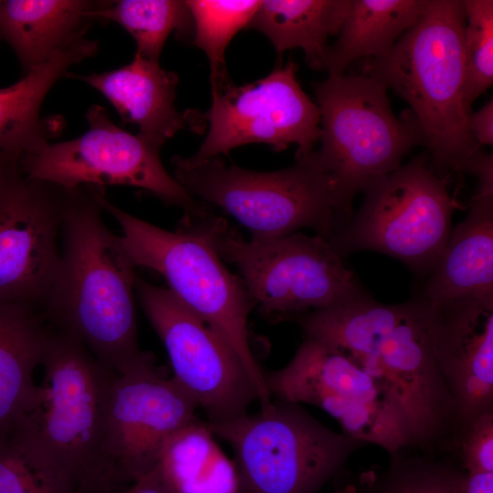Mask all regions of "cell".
Segmentation results:
<instances>
[{
    "mask_svg": "<svg viewBox=\"0 0 493 493\" xmlns=\"http://www.w3.org/2000/svg\"><path fill=\"white\" fill-rule=\"evenodd\" d=\"M98 187L64 190L60 264L44 316L123 375L155 364L138 344L136 267L101 218Z\"/></svg>",
    "mask_w": 493,
    "mask_h": 493,
    "instance_id": "obj_1",
    "label": "cell"
},
{
    "mask_svg": "<svg viewBox=\"0 0 493 493\" xmlns=\"http://www.w3.org/2000/svg\"><path fill=\"white\" fill-rule=\"evenodd\" d=\"M298 322L304 338L336 348L391 393L407 419L413 448L444 446L456 417L435 361L430 308L423 298L383 304L365 292Z\"/></svg>",
    "mask_w": 493,
    "mask_h": 493,
    "instance_id": "obj_2",
    "label": "cell"
},
{
    "mask_svg": "<svg viewBox=\"0 0 493 493\" xmlns=\"http://www.w3.org/2000/svg\"><path fill=\"white\" fill-rule=\"evenodd\" d=\"M465 11L462 0H427L423 15L385 56L361 73L393 89L410 107L427 148L430 169L445 180L462 173L480 149L464 102Z\"/></svg>",
    "mask_w": 493,
    "mask_h": 493,
    "instance_id": "obj_3",
    "label": "cell"
},
{
    "mask_svg": "<svg viewBox=\"0 0 493 493\" xmlns=\"http://www.w3.org/2000/svg\"><path fill=\"white\" fill-rule=\"evenodd\" d=\"M41 365L42 382L11 435L36 448L80 493H106L117 479L105 447L116 373L57 329H48Z\"/></svg>",
    "mask_w": 493,
    "mask_h": 493,
    "instance_id": "obj_4",
    "label": "cell"
},
{
    "mask_svg": "<svg viewBox=\"0 0 493 493\" xmlns=\"http://www.w3.org/2000/svg\"><path fill=\"white\" fill-rule=\"evenodd\" d=\"M173 177L194 199L235 218L255 238L310 228L328 242L351 215L314 151L286 169L257 172L226 164L218 156H173Z\"/></svg>",
    "mask_w": 493,
    "mask_h": 493,
    "instance_id": "obj_5",
    "label": "cell"
},
{
    "mask_svg": "<svg viewBox=\"0 0 493 493\" xmlns=\"http://www.w3.org/2000/svg\"><path fill=\"white\" fill-rule=\"evenodd\" d=\"M97 197L121 226L120 238L133 265L161 275L171 293L225 339L248 372L260 404L269 402L265 372L249 342L247 319L253 304L240 277L225 267L195 218L184 215L173 232L118 208L106 198L103 187Z\"/></svg>",
    "mask_w": 493,
    "mask_h": 493,
    "instance_id": "obj_6",
    "label": "cell"
},
{
    "mask_svg": "<svg viewBox=\"0 0 493 493\" xmlns=\"http://www.w3.org/2000/svg\"><path fill=\"white\" fill-rule=\"evenodd\" d=\"M312 87L320 118L314 155L351 215L354 197L399 168L404 156L425 144L424 135L409 110L393 114L388 89L372 77L329 74Z\"/></svg>",
    "mask_w": 493,
    "mask_h": 493,
    "instance_id": "obj_7",
    "label": "cell"
},
{
    "mask_svg": "<svg viewBox=\"0 0 493 493\" xmlns=\"http://www.w3.org/2000/svg\"><path fill=\"white\" fill-rule=\"evenodd\" d=\"M223 259L236 266L249 299L276 320L301 317L364 294L323 237L301 232L245 240L210 210L193 215Z\"/></svg>",
    "mask_w": 493,
    "mask_h": 493,
    "instance_id": "obj_8",
    "label": "cell"
},
{
    "mask_svg": "<svg viewBox=\"0 0 493 493\" xmlns=\"http://www.w3.org/2000/svg\"><path fill=\"white\" fill-rule=\"evenodd\" d=\"M207 425L234 452L238 493H318L364 446L301 404L273 398L257 412Z\"/></svg>",
    "mask_w": 493,
    "mask_h": 493,
    "instance_id": "obj_9",
    "label": "cell"
},
{
    "mask_svg": "<svg viewBox=\"0 0 493 493\" xmlns=\"http://www.w3.org/2000/svg\"><path fill=\"white\" fill-rule=\"evenodd\" d=\"M362 194L357 212L329 241L335 252L342 258L362 250L383 253L427 276L444 252L456 207L445 180L430 169L427 152Z\"/></svg>",
    "mask_w": 493,
    "mask_h": 493,
    "instance_id": "obj_10",
    "label": "cell"
},
{
    "mask_svg": "<svg viewBox=\"0 0 493 493\" xmlns=\"http://www.w3.org/2000/svg\"><path fill=\"white\" fill-rule=\"evenodd\" d=\"M273 399L316 406L341 433L393 456L413 447L407 419L395 399L372 376L336 348L304 338L291 360L265 373Z\"/></svg>",
    "mask_w": 493,
    "mask_h": 493,
    "instance_id": "obj_11",
    "label": "cell"
},
{
    "mask_svg": "<svg viewBox=\"0 0 493 493\" xmlns=\"http://www.w3.org/2000/svg\"><path fill=\"white\" fill-rule=\"evenodd\" d=\"M86 120L89 130L81 136L22 155L23 173L63 190L110 184L141 188L183 208L185 215L206 208L165 170L160 158L161 146L117 126L100 105L90 106Z\"/></svg>",
    "mask_w": 493,
    "mask_h": 493,
    "instance_id": "obj_12",
    "label": "cell"
},
{
    "mask_svg": "<svg viewBox=\"0 0 493 493\" xmlns=\"http://www.w3.org/2000/svg\"><path fill=\"white\" fill-rule=\"evenodd\" d=\"M135 291L165 347L173 378L205 412L207 424L241 416L253 402L259 401L243 362L220 334L167 288L137 278Z\"/></svg>",
    "mask_w": 493,
    "mask_h": 493,
    "instance_id": "obj_13",
    "label": "cell"
},
{
    "mask_svg": "<svg viewBox=\"0 0 493 493\" xmlns=\"http://www.w3.org/2000/svg\"><path fill=\"white\" fill-rule=\"evenodd\" d=\"M298 65L278 64L267 76L244 85L232 82L212 96L203 112L208 131L196 160L228 154L249 143H265L274 151L296 144V156L311 152L320 135V111L296 78Z\"/></svg>",
    "mask_w": 493,
    "mask_h": 493,
    "instance_id": "obj_14",
    "label": "cell"
},
{
    "mask_svg": "<svg viewBox=\"0 0 493 493\" xmlns=\"http://www.w3.org/2000/svg\"><path fill=\"white\" fill-rule=\"evenodd\" d=\"M64 190L19 166L0 180V303L44 306L58 275Z\"/></svg>",
    "mask_w": 493,
    "mask_h": 493,
    "instance_id": "obj_15",
    "label": "cell"
},
{
    "mask_svg": "<svg viewBox=\"0 0 493 493\" xmlns=\"http://www.w3.org/2000/svg\"><path fill=\"white\" fill-rule=\"evenodd\" d=\"M195 401L155 365L115 375L109 402L106 454L116 477L134 482L152 471L171 440L197 419Z\"/></svg>",
    "mask_w": 493,
    "mask_h": 493,
    "instance_id": "obj_16",
    "label": "cell"
},
{
    "mask_svg": "<svg viewBox=\"0 0 493 493\" xmlns=\"http://www.w3.org/2000/svg\"><path fill=\"white\" fill-rule=\"evenodd\" d=\"M428 305L435 361L456 427L493 410V297Z\"/></svg>",
    "mask_w": 493,
    "mask_h": 493,
    "instance_id": "obj_17",
    "label": "cell"
},
{
    "mask_svg": "<svg viewBox=\"0 0 493 493\" xmlns=\"http://www.w3.org/2000/svg\"><path fill=\"white\" fill-rule=\"evenodd\" d=\"M66 76L100 91L124 122L135 124L140 135L161 147L181 130L202 133L206 128L203 112L176 109L178 75L136 53L131 63L117 69L89 75L68 72Z\"/></svg>",
    "mask_w": 493,
    "mask_h": 493,
    "instance_id": "obj_18",
    "label": "cell"
},
{
    "mask_svg": "<svg viewBox=\"0 0 493 493\" xmlns=\"http://www.w3.org/2000/svg\"><path fill=\"white\" fill-rule=\"evenodd\" d=\"M426 277L418 296L429 304L493 297V180L478 183L467 215Z\"/></svg>",
    "mask_w": 493,
    "mask_h": 493,
    "instance_id": "obj_19",
    "label": "cell"
},
{
    "mask_svg": "<svg viewBox=\"0 0 493 493\" xmlns=\"http://www.w3.org/2000/svg\"><path fill=\"white\" fill-rule=\"evenodd\" d=\"M98 42L79 39L60 49L19 81L0 89V150L18 155L37 153L59 137L66 121L61 115L41 116L51 88L68 69L96 54Z\"/></svg>",
    "mask_w": 493,
    "mask_h": 493,
    "instance_id": "obj_20",
    "label": "cell"
},
{
    "mask_svg": "<svg viewBox=\"0 0 493 493\" xmlns=\"http://www.w3.org/2000/svg\"><path fill=\"white\" fill-rule=\"evenodd\" d=\"M102 1L0 0V37L26 74L84 38Z\"/></svg>",
    "mask_w": 493,
    "mask_h": 493,
    "instance_id": "obj_21",
    "label": "cell"
},
{
    "mask_svg": "<svg viewBox=\"0 0 493 493\" xmlns=\"http://www.w3.org/2000/svg\"><path fill=\"white\" fill-rule=\"evenodd\" d=\"M48 328L36 309L0 303V442L9 438L37 389Z\"/></svg>",
    "mask_w": 493,
    "mask_h": 493,
    "instance_id": "obj_22",
    "label": "cell"
},
{
    "mask_svg": "<svg viewBox=\"0 0 493 493\" xmlns=\"http://www.w3.org/2000/svg\"><path fill=\"white\" fill-rule=\"evenodd\" d=\"M351 0H266L247 27L263 33L278 54L301 48L306 63L326 70L329 37L338 35Z\"/></svg>",
    "mask_w": 493,
    "mask_h": 493,
    "instance_id": "obj_23",
    "label": "cell"
},
{
    "mask_svg": "<svg viewBox=\"0 0 493 493\" xmlns=\"http://www.w3.org/2000/svg\"><path fill=\"white\" fill-rule=\"evenodd\" d=\"M427 0H351L337 40L329 46L326 70L345 73L354 61L387 55L423 15Z\"/></svg>",
    "mask_w": 493,
    "mask_h": 493,
    "instance_id": "obj_24",
    "label": "cell"
},
{
    "mask_svg": "<svg viewBox=\"0 0 493 493\" xmlns=\"http://www.w3.org/2000/svg\"><path fill=\"white\" fill-rule=\"evenodd\" d=\"M214 436L197 418L166 446L158 467L176 493H238L234 462Z\"/></svg>",
    "mask_w": 493,
    "mask_h": 493,
    "instance_id": "obj_25",
    "label": "cell"
},
{
    "mask_svg": "<svg viewBox=\"0 0 493 493\" xmlns=\"http://www.w3.org/2000/svg\"><path fill=\"white\" fill-rule=\"evenodd\" d=\"M95 16L125 28L135 40L136 54L154 62H159L166 39L173 32L180 40L192 41L193 37V18L185 1H102Z\"/></svg>",
    "mask_w": 493,
    "mask_h": 493,
    "instance_id": "obj_26",
    "label": "cell"
},
{
    "mask_svg": "<svg viewBox=\"0 0 493 493\" xmlns=\"http://www.w3.org/2000/svg\"><path fill=\"white\" fill-rule=\"evenodd\" d=\"M194 25L192 42L206 55L212 96L231 83L226 67V49L242 28L247 27L261 1H185Z\"/></svg>",
    "mask_w": 493,
    "mask_h": 493,
    "instance_id": "obj_27",
    "label": "cell"
},
{
    "mask_svg": "<svg viewBox=\"0 0 493 493\" xmlns=\"http://www.w3.org/2000/svg\"><path fill=\"white\" fill-rule=\"evenodd\" d=\"M379 477L367 474L372 493H456V464L435 452L406 448L390 457Z\"/></svg>",
    "mask_w": 493,
    "mask_h": 493,
    "instance_id": "obj_28",
    "label": "cell"
},
{
    "mask_svg": "<svg viewBox=\"0 0 493 493\" xmlns=\"http://www.w3.org/2000/svg\"><path fill=\"white\" fill-rule=\"evenodd\" d=\"M0 493H80L70 478L16 435L0 442Z\"/></svg>",
    "mask_w": 493,
    "mask_h": 493,
    "instance_id": "obj_29",
    "label": "cell"
},
{
    "mask_svg": "<svg viewBox=\"0 0 493 493\" xmlns=\"http://www.w3.org/2000/svg\"><path fill=\"white\" fill-rule=\"evenodd\" d=\"M462 2L466 18L464 102L471 112L473 102L493 83V1Z\"/></svg>",
    "mask_w": 493,
    "mask_h": 493,
    "instance_id": "obj_30",
    "label": "cell"
},
{
    "mask_svg": "<svg viewBox=\"0 0 493 493\" xmlns=\"http://www.w3.org/2000/svg\"><path fill=\"white\" fill-rule=\"evenodd\" d=\"M441 451L449 452L461 470L493 472V410L457 425Z\"/></svg>",
    "mask_w": 493,
    "mask_h": 493,
    "instance_id": "obj_31",
    "label": "cell"
},
{
    "mask_svg": "<svg viewBox=\"0 0 493 493\" xmlns=\"http://www.w3.org/2000/svg\"><path fill=\"white\" fill-rule=\"evenodd\" d=\"M467 126L473 139L481 145L493 144V100L468 116Z\"/></svg>",
    "mask_w": 493,
    "mask_h": 493,
    "instance_id": "obj_32",
    "label": "cell"
},
{
    "mask_svg": "<svg viewBox=\"0 0 493 493\" xmlns=\"http://www.w3.org/2000/svg\"><path fill=\"white\" fill-rule=\"evenodd\" d=\"M454 485L456 493H493V472L464 471L456 466Z\"/></svg>",
    "mask_w": 493,
    "mask_h": 493,
    "instance_id": "obj_33",
    "label": "cell"
},
{
    "mask_svg": "<svg viewBox=\"0 0 493 493\" xmlns=\"http://www.w3.org/2000/svg\"><path fill=\"white\" fill-rule=\"evenodd\" d=\"M129 493H176L163 475L158 465L134 482Z\"/></svg>",
    "mask_w": 493,
    "mask_h": 493,
    "instance_id": "obj_34",
    "label": "cell"
},
{
    "mask_svg": "<svg viewBox=\"0 0 493 493\" xmlns=\"http://www.w3.org/2000/svg\"><path fill=\"white\" fill-rule=\"evenodd\" d=\"M20 155L0 150V180L19 166Z\"/></svg>",
    "mask_w": 493,
    "mask_h": 493,
    "instance_id": "obj_35",
    "label": "cell"
},
{
    "mask_svg": "<svg viewBox=\"0 0 493 493\" xmlns=\"http://www.w3.org/2000/svg\"><path fill=\"white\" fill-rule=\"evenodd\" d=\"M332 493H372L368 481V476L360 484L349 483Z\"/></svg>",
    "mask_w": 493,
    "mask_h": 493,
    "instance_id": "obj_36",
    "label": "cell"
},
{
    "mask_svg": "<svg viewBox=\"0 0 493 493\" xmlns=\"http://www.w3.org/2000/svg\"><path fill=\"white\" fill-rule=\"evenodd\" d=\"M123 493H129V491L127 490V491H125V492H123Z\"/></svg>",
    "mask_w": 493,
    "mask_h": 493,
    "instance_id": "obj_37",
    "label": "cell"
}]
</instances>
